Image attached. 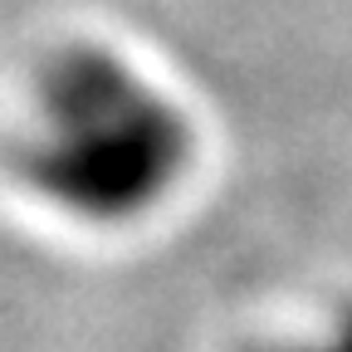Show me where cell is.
I'll return each mask as SVG.
<instances>
[{
    "label": "cell",
    "mask_w": 352,
    "mask_h": 352,
    "mask_svg": "<svg viewBox=\"0 0 352 352\" xmlns=\"http://www.w3.org/2000/svg\"><path fill=\"white\" fill-rule=\"evenodd\" d=\"M250 352H352V303L333 318L328 333L318 338H298V342H264V347H250Z\"/></svg>",
    "instance_id": "7a4b0ae2"
},
{
    "label": "cell",
    "mask_w": 352,
    "mask_h": 352,
    "mask_svg": "<svg viewBox=\"0 0 352 352\" xmlns=\"http://www.w3.org/2000/svg\"><path fill=\"white\" fill-rule=\"evenodd\" d=\"M196 132L162 88L103 44H69L34 74L25 182L88 226H127L157 210L191 171Z\"/></svg>",
    "instance_id": "6da1fadb"
}]
</instances>
